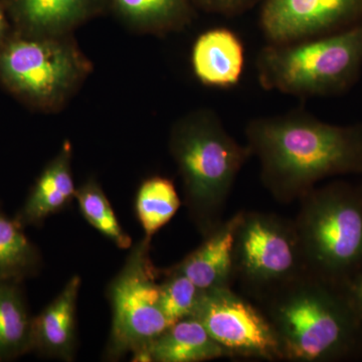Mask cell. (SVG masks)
Here are the masks:
<instances>
[{
  "label": "cell",
  "mask_w": 362,
  "mask_h": 362,
  "mask_svg": "<svg viewBox=\"0 0 362 362\" xmlns=\"http://www.w3.org/2000/svg\"><path fill=\"white\" fill-rule=\"evenodd\" d=\"M247 146L275 201L291 204L333 176L362 175V124L323 122L304 110L247 124Z\"/></svg>",
  "instance_id": "1"
},
{
  "label": "cell",
  "mask_w": 362,
  "mask_h": 362,
  "mask_svg": "<svg viewBox=\"0 0 362 362\" xmlns=\"http://www.w3.org/2000/svg\"><path fill=\"white\" fill-rule=\"evenodd\" d=\"M257 302L275 330L284 361L362 359V319L344 286L306 270Z\"/></svg>",
  "instance_id": "2"
},
{
  "label": "cell",
  "mask_w": 362,
  "mask_h": 362,
  "mask_svg": "<svg viewBox=\"0 0 362 362\" xmlns=\"http://www.w3.org/2000/svg\"><path fill=\"white\" fill-rule=\"evenodd\" d=\"M169 147L182 180L188 216L204 238L223 221L226 202L251 151L211 110L178 121Z\"/></svg>",
  "instance_id": "3"
},
{
  "label": "cell",
  "mask_w": 362,
  "mask_h": 362,
  "mask_svg": "<svg viewBox=\"0 0 362 362\" xmlns=\"http://www.w3.org/2000/svg\"><path fill=\"white\" fill-rule=\"evenodd\" d=\"M259 85L295 97L332 96L356 82L362 69V23L323 37L272 45L256 59Z\"/></svg>",
  "instance_id": "4"
},
{
  "label": "cell",
  "mask_w": 362,
  "mask_h": 362,
  "mask_svg": "<svg viewBox=\"0 0 362 362\" xmlns=\"http://www.w3.org/2000/svg\"><path fill=\"white\" fill-rule=\"evenodd\" d=\"M295 226L307 270L345 286L362 267V189L334 181L299 199Z\"/></svg>",
  "instance_id": "5"
},
{
  "label": "cell",
  "mask_w": 362,
  "mask_h": 362,
  "mask_svg": "<svg viewBox=\"0 0 362 362\" xmlns=\"http://www.w3.org/2000/svg\"><path fill=\"white\" fill-rule=\"evenodd\" d=\"M151 242L144 237L130 247L125 264L107 288L112 324L105 361H120L131 354L132 361L138 362L150 343L171 326L161 308L157 282L160 269L150 257Z\"/></svg>",
  "instance_id": "6"
},
{
  "label": "cell",
  "mask_w": 362,
  "mask_h": 362,
  "mask_svg": "<svg viewBox=\"0 0 362 362\" xmlns=\"http://www.w3.org/2000/svg\"><path fill=\"white\" fill-rule=\"evenodd\" d=\"M306 270L294 220L243 211L233 245V276L249 296L259 301Z\"/></svg>",
  "instance_id": "7"
},
{
  "label": "cell",
  "mask_w": 362,
  "mask_h": 362,
  "mask_svg": "<svg viewBox=\"0 0 362 362\" xmlns=\"http://www.w3.org/2000/svg\"><path fill=\"white\" fill-rule=\"evenodd\" d=\"M192 317L226 350L228 358L284 361L280 342L265 313L232 288L202 291Z\"/></svg>",
  "instance_id": "8"
},
{
  "label": "cell",
  "mask_w": 362,
  "mask_h": 362,
  "mask_svg": "<svg viewBox=\"0 0 362 362\" xmlns=\"http://www.w3.org/2000/svg\"><path fill=\"white\" fill-rule=\"evenodd\" d=\"M259 23L268 44L301 42L362 23V0H265Z\"/></svg>",
  "instance_id": "9"
},
{
  "label": "cell",
  "mask_w": 362,
  "mask_h": 362,
  "mask_svg": "<svg viewBox=\"0 0 362 362\" xmlns=\"http://www.w3.org/2000/svg\"><path fill=\"white\" fill-rule=\"evenodd\" d=\"M0 66L16 89L45 101L64 95L80 74L73 52L54 42H14L2 54Z\"/></svg>",
  "instance_id": "10"
},
{
  "label": "cell",
  "mask_w": 362,
  "mask_h": 362,
  "mask_svg": "<svg viewBox=\"0 0 362 362\" xmlns=\"http://www.w3.org/2000/svg\"><path fill=\"white\" fill-rule=\"evenodd\" d=\"M243 211L221 221L204 235L194 251L166 270L189 279L202 291L232 288L233 276V245L235 232Z\"/></svg>",
  "instance_id": "11"
},
{
  "label": "cell",
  "mask_w": 362,
  "mask_h": 362,
  "mask_svg": "<svg viewBox=\"0 0 362 362\" xmlns=\"http://www.w3.org/2000/svg\"><path fill=\"white\" fill-rule=\"evenodd\" d=\"M82 279L73 276L58 296L33 318L32 350L73 361L77 351V304Z\"/></svg>",
  "instance_id": "12"
},
{
  "label": "cell",
  "mask_w": 362,
  "mask_h": 362,
  "mask_svg": "<svg viewBox=\"0 0 362 362\" xmlns=\"http://www.w3.org/2000/svg\"><path fill=\"white\" fill-rule=\"evenodd\" d=\"M192 66L202 84L232 88L239 84L244 73V45L237 33L228 28L207 30L195 42Z\"/></svg>",
  "instance_id": "13"
},
{
  "label": "cell",
  "mask_w": 362,
  "mask_h": 362,
  "mask_svg": "<svg viewBox=\"0 0 362 362\" xmlns=\"http://www.w3.org/2000/svg\"><path fill=\"white\" fill-rule=\"evenodd\" d=\"M71 146L66 142L58 156L45 168L28 195L18 221L40 225L45 218L66 209L76 199L77 188L71 173Z\"/></svg>",
  "instance_id": "14"
},
{
  "label": "cell",
  "mask_w": 362,
  "mask_h": 362,
  "mask_svg": "<svg viewBox=\"0 0 362 362\" xmlns=\"http://www.w3.org/2000/svg\"><path fill=\"white\" fill-rule=\"evenodd\" d=\"M228 354L194 317L182 319L150 343L138 362H202Z\"/></svg>",
  "instance_id": "15"
},
{
  "label": "cell",
  "mask_w": 362,
  "mask_h": 362,
  "mask_svg": "<svg viewBox=\"0 0 362 362\" xmlns=\"http://www.w3.org/2000/svg\"><path fill=\"white\" fill-rule=\"evenodd\" d=\"M33 318L16 281H0V358L32 350Z\"/></svg>",
  "instance_id": "16"
},
{
  "label": "cell",
  "mask_w": 362,
  "mask_h": 362,
  "mask_svg": "<svg viewBox=\"0 0 362 362\" xmlns=\"http://www.w3.org/2000/svg\"><path fill=\"white\" fill-rule=\"evenodd\" d=\"M181 206L175 183L163 176L143 181L135 199V213L144 230V237L153 239L173 220Z\"/></svg>",
  "instance_id": "17"
},
{
  "label": "cell",
  "mask_w": 362,
  "mask_h": 362,
  "mask_svg": "<svg viewBox=\"0 0 362 362\" xmlns=\"http://www.w3.org/2000/svg\"><path fill=\"white\" fill-rule=\"evenodd\" d=\"M42 258L18 220L0 211V281H16L40 270Z\"/></svg>",
  "instance_id": "18"
},
{
  "label": "cell",
  "mask_w": 362,
  "mask_h": 362,
  "mask_svg": "<svg viewBox=\"0 0 362 362\" xmlns=\"http://www.w3.org/2000/svg\"><path fill=\"white\" fill-rule=\"evenodd\" d=\"M76 199L85 220L98 232L119 249L128 250L132 247V239L124 230L108 197L97 181L88 180L77 188Z\"/></svg>",
  "instance_id": "19"
},
{
  "label": "cell",
  "mask_w": 362,
  "mask_h": 362,
  "mask_svg": "<svg viewBox=\"0 0 362 362\" xmlns=\"http://www.w3.org/2000/svg\"><path fill=\"white\" fill-rule=\"evenodd\" d=\"M160 275L163 278L159 283L160 305L169 323L173 325L194 316L202 290L181 274L160 269Z\"/></svg>",
  "instance_id": "20"
},
{
  "label": "cell",
  "mask_w": 362,
  "mask_h": 362,
  "mask_svg": "<svg viewBox=\"0 0 362 362\" xmlns=\"http://www.w3.org/2000/svg\"><path fill=\"white\" fill-rule=\"evenodd\" d=\"M88 0H21L28 21L39 28H59L77 18Z\"/></svg>",
  "instance_id": "21"
},
{
  "label": "cell",
  "mask_w": 362,
  "mask_h": 362,
  "mask_svg": "<svg viewBox=\"0 0 362 362\" xmlns=\"http://www.w3.org/2000/svg\"><path fill=\"white\" fill-rule=\"evenodd\" d=\"M124 13L137 21L160 26L180 20L185 0H117Z\"/></svg>",
  "instance_id": "22"
},
{
  "label": "cell",
  "mask_w": 362,
  "mask_h": 362,
  "mask_svg": "<svg viewBox=\"0 0 362 362\" xmlns=\"http://www.w3.org/2000/svg\"><path fill=\"white\" fill-rule=\"evenodd\" d=\"M211 11L216 13L232 16L242 13L252 6L256 0H202Z\"/></svg>",
  "instance_id": "23"
},
{
  "label": "cell",
  "mask_w": 362,
  "mask_h": 362,
  "mask_svg": "<svg viewBox=\"0 0 362 362\" xmlns=\"http://www.w3.org/2000/svg\"><path fill=\"white\" fill-rule=\"evenodd\" d=\"M350 301L362 319V267L344 286Z\"/></svg>",
  "instance_id": "24"
},
{
  "label": "cell",
  "mask_w": 362,
  "mask_h": 362,
  "mask_svg": "<svg viewBox=\"0 0 362 362\" xmlns=\"http://www.w3.org/2000/svg\"><path fill=\"white\" fill-rule=\"evenodd\" d=\"M2 21H4V18H2V14L0 13V32H1L2 28Z\"/></svg>",
  "instance_id": "25"
},
{
  "label": "cell",
  "mask_w": 362,
  "mask_h": 362,
  "mask_svg": "<svg viewBox=\"0 0 362 362\" xmlns=\"http://www.w3.org/2000/svg\"><path fill=\"white\" fill-rule=\"evenodd\" d=\"M361 185V189H362V183H361V185Z\"/></svg>",
  "instance_id": "26"
}]
</instances>
